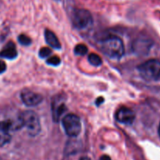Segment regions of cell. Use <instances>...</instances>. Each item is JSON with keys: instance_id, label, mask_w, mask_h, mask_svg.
Segmentation results:
<instances>
[{"instance_id": "5bb4252c", "label": "cell", "mask_w": 160, "mask_h": 160, "mask_svg": "<svg viewBox=\"0 0 160 160\" xmlns=\"http://www.w3.org/2000/svg\"><path fill=\"white\" fill-rule=\"evenodd\" d=\"M74 52H75V55L77 56H85V55L87 53L88 48L86 46L83 44H78L75 47V49H74Z\"/></svg>"}, {"instance_id": "ba28073f", "label": "cell", "mask_w": 160, "mask_h": 160, "mask_svg": "<svg viewBox=\"0 0 160 160\" xmlns=\"http://www.w3.org/2000/svg\"><path fill=\"white\" fill-rule=\"evenodd\" d=\"M13 123L9 120L0 121V147H3L11 141L10 131Z\"/></svg>"}, {"instance_id": "4fadbf2b", "label": "cell", "mask_w": 160, "mask_h": 160, "mask_svg": "<svg viewBox=\"0 0 160 160\" xmlns=\"http://www.w3.org/2000/svg\"><path fill=\"white\" fill-rule=\"evenodd\" d=\"M88 60L91 65L94 67H100L102 64V59L100 56L97 55L96 53H91L88 56Z\"/></svg>"}, {"instance_id": "9a60e30c", "label": "cell", "mask_w": 160, "mask_h": 160, "mask_svg": "<svg viewBox=\"0 0 160 160\" xmlns=\"http://www.w3.org/2000/svg\"><path fill=\"white\" fill-rule=\"evenodd\" d=\"M18 42L22 45H31V40L29 37L25 34H20L18 37Z\"/></svg>"}, {"instance_id": "8fae6325", "label": "cell", "mask_w": 160, "mask_h": 160, "mask_svg": "<svg viewBox=\"0 0 160 160\" xmlns=\"http://www.w3.org/2000/svg\"><path fill=\"white\" fill-rule=\"evenodd\" d=\"M45 39L46 43L53 48L60 49L61 48V45L58 40L57 37L50 30H45Z\"/></svg>"}, {"instance_id": "ffe728a7", "label": "cell", "mask_w": 160, "mask_h": 160, "mask_svg": "<svg viewBox=\"0 0 160 160\" xmlns=\"http://www.w3.org/2000/svg\"><path fill=\"white\" fill-rule=\"evenodd\" d=\"M100 160H111V158H110L108 156H106V155H104V156H102L101 157H100Z\"/></svg>"}, {"instance_id": "44dd1931", "label": "cell", "mask_w": 160, "mask_h": 160, "mask_svg": "<svg viewBox=\"0 0 160 160\" xmlns=\"http://www.w3.org/2000/svg\"><path fill=\"white\" fill-rule=\"evenodd\" d=\"M80 160H90L88 157H83Z\"/></svg>"}, {"instance_id": "7a4b0ae2", "label": "cell", "mask_w": 160, "mask_h": 160, "mask_svg": "<svg viewBox=\"0 0 160 160\" xmlns=\"http://www.w3.org/2000/svg\"><path fill=\"white\" fill-rule=\"evenodd\" d=\"M19 122L20 128H26L29 135L36 136L40 132V120L37 114L33 111L26 110L21 112L19 116Z\"/></svg>"}, {"instance_id": "52a82bcc", "label": "cell", "mask_w": 160, "mask_h": 160, "mask_svg": "<svg viewBox=\"0 0 160 160\" xmlns=\"http://www.w3.org/2000/svg\"><path fill=\"white\" fill-rule=\"evenodd\" d=\"M116 120L123 124H132L135 119V114L132 109L122 106L116 112Z\"/></svg>"}, {"instance_id": "ac0fdd59", "label": "cell", "mask_w": 160, "mask_h": 160, "mask_svg": "<svg viewBox=\"0 0 160 160\" xmlns=\"http://www.w3.org/2000/svg\"><path fill=\"white\" fill-rule=\"evenodd\" d=\"M6 64L3 60H0V73H3L6 71Z\"/></svg>"}, {"instance_id": "7c38bea8", "label": "cell", "mask_w": 160, "mask_h": 160, "mask_svg": "<svg viewBox=\"0 0 160 160\" xmlns=\"http://www.w3.org/2000/svg\"><path fill=\"white\" fill-rule=\"evenodd\" d=\"M66 110V107L64 103H60L59 105L53 104V118L56 122L59 121L60 118Z\"/></svg>"}, {"instance_id": "277c9868", "label": "cell", "mask_w": 160, "mask_h": 160, "mask_svg": "<svg viewBox=\"0 0 160 160\" xmlns=\"http://www.w3.org/2000/svg\"><path fill=\"white\" fill-rule=\"evenodd\" d=\"M62 126L66 134L69 137H77L81 132V121L78 116L67 114L62 119Z\"/></svg>"}, {"instance_id": "8992f818", "label": "cell", "mask_w": 160, "mask_h": 160, "mask_svg": "<svg viewBox=\"0 0 160 160\" xmlns=\"http://www.w3.org/2000/svg\"><path fill=\"white\" fill-rule=\"evenodd\" d=\"M152 42L146 38H138L132 44V50L138 56H145L150 50Z\"/></svg>"}, {"instance_id": "9c48e42d", "label": "cell", "mask_w": 160, "mask_h": 160, "mask_svg": "<svg viewBox=\"0 0 160 160\" xmlns=\"http://www.w3.org/2000/svg\"><path fill=\"white\" fill-rule=\"evenodd\" d=\"M22 102L24 104L26 105L27 106H36L39 104H40L43 100L42 95L40 94L35 93V92L28 91V92H23L20 95Z\"/></svg>"}, {"instance_id": "2e32d148", "label": "cell", "mask_w": 160, "mask_h": 160, "mask_svg": "<svg viewBox=\"0 0 160 160\" xmlns=\"http://www.w3.org/2000/svg\"><path fill=\"white\" fill-rule=\"evenodd\" d=\"M47 64L49 65L53 66V67H56V66L60 65L61 64V59L58 56H51L50 58H49L46 61Z\"/></svg>"}, {"instance_id": "d6986e66", "label": "cell", "mask_w": 160, "mask_h": 160, "mask_svg": "<svg viewBox=\"0 0 160 160\" xmlns=\"http://www.w3.org/2000/svg\"><path fill=\"white\" fill-rule=\"evenodd\" d=\"M104 102V99L103 97H99V98H97V100H96V105H97V106H100Z\"/></svg>"}, {"instance_id": "3957f363", "label": "cell", "mask_w": 160, "mask_h": 160, "mask_svg": "<svg viewBox=\"0 0 160 160\" xmlns=\"http://www.w3.org/2000/svg\"><path fill=\"white\" fill-rule=\"evenodd\" d=\"M138 72L143 79L147 81H155L160 79V61L150 59L137 67Z\"/></svg>"}, {"instance_id": "7402d4cb", "label": "cell", "mask_w": 160, "mask_h": 160, "mask_svg": "<svg viewBox=\"0 0 160 160\" xmlns=\"http://www.w3.org/2000/svg\"><path fill=\"white\" fill-rule=\"evenodd\" d=\"M158 135H159V137H160V123H159V126H158Z\"/></svg>"}, {"instance_id": "e0dca14e", "label": "cell", "mask_w": 160, "mask_h": 160, "mask_svg": "<svg viewBox=\"0 0 160 160\" xmlns=\"http://www.w3.org/2000/svg\"><path fill=\"white\" fill-rule=\"evenodd\" d=\"M52 53V50L48 47H44L39 50V56L41 58H45L48 57L50 54Z\"/></svg>"}, {"instance_id": "5b68a950", "label": "cell", "mask_w": 160, "mask_h": 160, "mask_svg": "<svg viewBox=\"0 0 160 160\" xmlns=\"http://www.w3.org/2000/svg\"><path fill=\"white\" fill-rule=\"evenodd\" d=\"M72 23L76 29L83 30L88 28L93 23V17L86 9H76L72 13Z\"/></svg>"}, {"instance_id": "6da1fadb", "label": "cell", "mask_w": 160, "mask_h": 160, "mask_svg": "<svg viewBox=\"0 0 160 160\" xmlns=\"http://www.w3.org/2000/svg\"><path fill=\"white\" fill-rule=\"evenodd\" d=\"M100 48L107 56L111 59H119L124 55V45L118 37H109L100 42Z\"/></svg>"}, {"instance_id": "30bf717a", "label": "cell", "mask_w": 160, "mask_h": 160, "mask_svg": "<svg viewBox=\"0 0 160 160\" xmlns=\"http://www.w3.org/2000/svg\"><path fill=\"white\" fill-rule=\"evenodd\" d=\"M17 56V51L13 42H9L0 52V57L7 59H13Z\"/></svg>"}]
</instances>
